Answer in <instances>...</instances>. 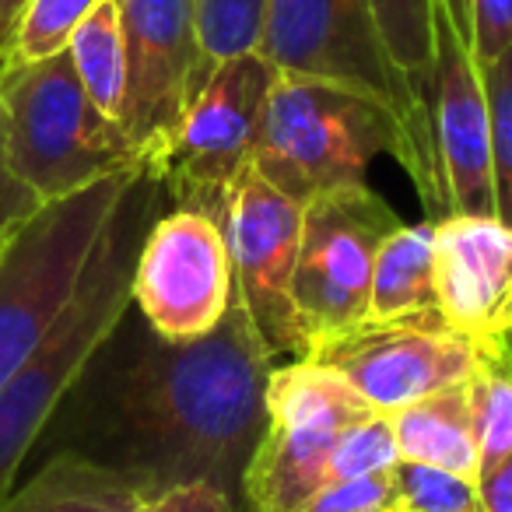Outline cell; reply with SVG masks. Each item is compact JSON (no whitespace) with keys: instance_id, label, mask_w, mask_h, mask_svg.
<instances>
[{"instance_id":"d4e9b609","label":"cell","mask_w":512,"mask_h":512,"mask_svg":"<svg viewBox=\"0 0 512 512\" xmlns=\"http://www.w3.org/2000/svg\"><path fill=\"white\" fill-rule=\"evenodd\" d=\"M393 481H397L404 512H484L477 481L453 470L400 460L393 467Z\"/></svg>"},{"instance_id":"ffe728a7","label":"cell","mask_w":512,"mask_h":512,"mask_svg":"<svg viewBox=\"0 0 512 512\" xmlns=\"http://www.w3.org/2000/svg\"><path fill=\"white\" fill-rule=\"evenodd\" d=\"M369 4L400 74L414 88V95L432 109L439 0H369Z\"/></svg>"},{"instance_id":"277c9868","label":"cell","mask_w":512,"mask_h":512,"mask_svg":"<svg viewBox=\"0 0 512 512\" xmlns=\"http://www.w3.org/2000/svg\"><path fill=\"white\" fill-rule=\"evenodd\" d=\"M148 176L144 169L43 204L0 246V386L53 334L92 271L120 207Z\"/></svg>"},{"instance_id":"603a6c76","label":"cell","mask_w":512,"mask_h":512,"mask_svg":"<svg viewBox=\"0 0 512 512\" xmlns=\"http://www.w3.org/2000/svg\"><path fill=\"white\" fill-rule=\"evenodd\" d=\"M488 99L491 165H495V214L512 225V46L481 67Z\"/></svg>"},{"instance_id":"9c48e42d","label":"cell","mask_w":512,"mask_h":512,"mask_svg":"<svg viewBox=\"0 0 512 512\" xmlns=\"http://www.w3.org/2000/svg\"><path fill=\"white\" fill-rule=\"evenodd\" d=\"M271 85L274 71L256 53L211 67L155 172L172 207L204 211L221 225L232 190L253 169Z\"/></svg>"},{"instance_id":"4dcf8cb0","label":"cell","mask_w":512,"mask_h":512,"mask_svg":"<svg viewBox=\"0 0 512 512\" xmlns=\"http://www.w3.org/2000/svg\"><path fill=\"white\" fill-rule=\"evenodd\" d=\"M481 509L484 512H512V456L481 474Z\"/></svg>"},{"instance_id":"d6a6232c","label":"cell","mask_w":512,"mask_h":512,"mask_svg":"<svg viewBox=\"0 0 512 512\" xmlns=\"http://www.w3.org/2000/svg\"><path fill=\"white\" fill-rule=\"evenodd\" d=\"M29 0H0V74L8 67L11 50H15V32L18 22H22Z\"/></svg>"},{"instance_id":"ba28073f","label":"cell","mask_w":512,"mask_h":512,"mask_svg":"<svg viewBox=\"0 0 512 512\" xmlns=\"http://www.w3.org/2000/svg\"><path fill=\"white\" fill-rule=\"evenodd\" d=\"M400 225L397 211L365 183L306 204L295 267V313L306 341L302 358L365 323L379 246Z\"/></svg>"},{"instance_id":"30bf717a","label":"cell","mask_w":512,"mask_h":512,"mask_svg":"<svg viewBox=\"0 0 512 512\" xmlns=\"http://www.w3.org/2000/svg\"><path fill=\"white\" fill-rule=\"evenodd\" d=\"M235 306L225 228L204 211L172 207L151 221L134 260L130 309L165 341L207 337Z\"/></svg>"},{"instance_id":"3957f363","label":"cell","mask_w":512,"mask_h":512,"mask_svg":"<svg viewBox=\"0 0 512 512\" xmlns=\"http://www.w3.org/2000/svg\"><path fill=\"white\" fill-rule=\"evenodd\" d=\"M158 193H162V183L155 179L144 176L137 183V190L109 225L106 242L95 256L78 299L67 306L43 348L0 386V502L15 488L25 456L53 425L92 358L130 313L134 260L151 228L148 214Z\"/></svg>"},{"instance_id":"5bb4252c","label":"cell","mask_w":512,"mask_h":512,"mask_svg":"<svg viewBox=\"0 0 512 512\" xmlns=\"http://www.w3.org/2000/svg\"><path fill=\"white\" fill-rule=\"evenodd\" d=\"M432 148L446 214H495L488 99L481 67L439 18L435 36Z\"/></svg>"},{"instance_id":"f546056e","label":"cell","mask_w":512,"mask_h":512,"mask_svg":"<svg viewBox=\"0 0 512 512\" xmlns=\"http://www.w3.org/2000/svg\"><path fill=\"white\" fill-rule=\"evenodd\" d=\"M39 207L43 204H39L25 186H18V179L8 172V165H4V148H0V228L8 232V228L22 225Z\"/></svg>"},{"instance_id":"e0dca14e","label":"cell","mask_w":512,"mask_h":512,"mask_svg":"<svg viewBox=\"0 0 512 512\" xmlns=\"http://www.w3.org/2000/svg\"><path fill=\"white\" fill-rule=\"evenodd\" d=\"M390 421L393 435H397L400 460L453 470V474L470 477V481L481 477V449H477L470 379L404 407Z\"/></svg>"},{"instance_id":"4fadbf2b","label":"cell","mask_w":512,"mask_h":512,"mask_svg":"<svg viewBox=\"0 0 512 512\" xmlns=\"http://www.w3.org/2000/svg\"><path fill=\"white\" fill-rule=\"evenodd\" d=\"M477 348L442 316L400 323H362L313 351V362L334 369L376 414L393 418L404 407L474 376Z\"/></svg>"},{"instance_id":"8fae6325","label":"cell","mask_w":512,"mask_h":512,"mask_svg":"<svg viewBox=\"0 0 512 512\" xmlns=\"http://www.w3.org/2000/svg\"><path fill=\"white\" fill-rule=\"evenodd\" d=\"M127 32V106L123 130L148 179L211 74L193 0H116Z\"/></svg>"},{"instance_id":"83f0119b","label":"cell","mask_w":512,"mask_h":512,"mask_svg":"<svg viewBox=\"0 0 512 512\" xmlns=\"http://www.w3.org/2000/svg\"><path fill=\"white\" fill-rule=\"evenodd\" d=\"M477 67L498 60L512 46V0H470Z\"/></svg>"},{"instance_id":"44dd1931","label":"cell","mask_w":512,"mask_h":512,"mask_svg":"<svg viewBox=\"0 0 512 512\" xmlns=\"http://www.w3.org/2000/svg\"><path fill=\"white\" fill-rule=\"evenodd\" d=\"M481 474L512 456V341L484 344L470 376ZM481 481V477H477Z\"/></svg>"},{"instance_id":"9a60e30c","label":"cell","mask_w":512,"mask_h":512,"mask_svg":"<svg viewBox=\"0 0 512 512\" xmlns=\"http://www.w3.org/2000/svg\"><path fill=\"white\" fill-rule=\"evenodd\" d=\"M439 313L484 348L512 337V225L498 214H446L435 221Z\"/></svg>"},{"instance_id":"6da1fadb","label":"cell","mask_w":512,"mask_h":512,"mask_svg":"<svg viewBox=\"0 0 512 512\" xmlns=\"http://www.w3.org/2000/svg\"><path fill=\"white\" fill-rule=\"evenodd\" d=\"M137 323V334H127V323L113 330L67 397L64 425L81 439L74 449L134 470L158 491L211 484L242 509V477L267 425L278 355L239 299L197 341H165L141 316Z\"/></svg>"},{"instance_id":"f1b7e54d","label":"cell","mask_w":512,"mask_h":512,"mask_svg":"<svg viewBox=\"0 0 512 512\" xmlns=\"http://www.w3.org/2000/svg\"><path fill=\"white\" fill-rule=\"evenodd\" d=\"M141 512H242L225 491L211 484H179L155 495Z\"/></svg>"},{"instance_id":"7a4b0ae2","label":"cell","mask_w":512,"mask_h":512,"mask_svg":"<svg viewBox=\"0 0 512 512\" xmlns=\"http://www.w3.org/2000/svg\"><path fill=\"white\" fill-rule=\"evenodd\" d=\"M256 57L274 74L355 92L390 109L404 130V172L428 221L442 218L432 109L414 95L383 39L369 0H267Z\"/></svg>"},{"instance_id":"2e32d148","label":"cell","mask_w":512,"mask_h":512,"mask_svg":"<svg viewBox=\"0 0 512 512\" xmlns=\"http://www.w3.org/2000/svg\"><path fill=\"white\" fill-rule=\"evenodd\" d=\"M162 491L134 470L78 449H57L43 467L11 488L0 512H141Z\"/></svg>"},{"instance_id":"d6986e66","label":"cell","mask_w":512,"mask_h":512,"mask_svg":"<svg viewBox=\"0 0 512 512\" xmlns=\"http://www.w3.org/2000/svg\"><path fill=\"white\" fill-rule=\"evenodd\" d=\"M67 57L74 64L81 88L88 99L109 116L123 123L127 106V32L116 0H102L99 8L88 11L81 25L67 39Z\"/></svg>"},{"instance_id":"484cf974","label":"cell","mask_w":512,"mask_h":512,"mask_svg":"<svg viewBox=\"0 0 512 512\" xmlns=\"http://www.w3.org/2000/svg\"><path fill=\"white\" fill-rule=\"evenodd\" d=\"M99 4L102 0H29V8H25L15 32L11 60L32 64V60H46L53 53H64L67 39L81 25V18L99 8Z\"/></svg>"},{"instance_id":"52a82bcc","label":"cell","mask_w":512,"mask_h":512,"mask_svg":"<svg viewBox=\"0 0 512 512\" xmlns=\"http://www.w3.org/2000/svg\"><path fill=\"white\" fill-rule=\"evenodd\" d=\"M372 414L334 369L313 358L278 362L267 383V425L242 477V512H292L330 484V456Z\"/></svg>"},{"instance_id":"1f68e13d","label":"cell","mask_w":512,"mask_h":512,"mask_svg":"<svg viewBox=\"0 0 512 512\" xmlns=\"http://www.w3.org/2000/svg\"><path fill=\"white\" fill-rule=\"evenodd\" d=\"M439 18L449 25L463 50L474 57V18H470V0H439Z\"/></svg>"},{"instance_id":"8992f818","label":"cell","mask_w":512,"mask_h":512,"mask_svg":"<svg viewBox=\"0 0 512 512\" xmlns=\"http://www.w3.org/2000/svg\"><path fill=\"white\" fill-rule=\"evenodd\" d=\"M376 155L404 162V130L390 109L355 92L274 74L253 169L299 204L365 183Z\"/></svg>"},{"instance_id":"7c38bea8","label":"cell","mask_w":512,"mask_h":512,"mask_svg":"<svg viewBox=\"0 0 512 512\" xmlns=\"http://www.w3.org/2000/svg\"><path fill=\"white\" fill-rule=\"evenodd\" d=\"M302 214L306 204L249 169L232 190L228 211L221 218L235 267V299L253 320L256 334L278 355V362L302 358L306 351L295 313Z\"/></svg>"},{"instance_id":"7402d4cb","label":"cell","mask_w":512,"mask_h":512,"mask_svg":"<svg viewBox=\"0 0 512 512\" xmlns=\"http://www.w3.org/2000/svg\"><path fill=\"white\" fill-rule=\"evenodd\" d=\"M197 4V32L211 67L225 60L256 53L264 32L267 0H193Z\"/></svg>"},{"instance_id":"cb8c5ba5","label":"cell","mask_w":512,"mask_h":512,"mask_svg":"<svg viewBox=\"0 0 512 512\" xmlns=\"http://www.w3.org/2000/svg\"><path fill=\"white\" fill-rule=\"evenodd\" d=\"M397 463H400V449H397V435H393V421L386 414L372 411L362 421H355L334 446V456H330V484L390 474Z\"/></svg>"},{"instance_id":"ac0fdd59","label":"cell","mask_w":512,"mask_h":512,"mask_svg":"<svg viewBox=\"0 0 512 512\" xmlns=\"http://www.w3.org/2000/svg\"><path fill=\"white\" fill-rule=\"evenodd\" d=\"M439 313L435 288V221L400 225L379 246L365 323H400Z\"/></svg>"},{"instance_id":"4316f807","label":"cell","mask_w":512,"mask_h":512,"mask_svg":"<svg viewBox=\"0 0 512 512\" xmlns=\"http://www.w3.org/2000/svg\"><path fill=\"white\" fill-rule=\"evenodd\" d=\"M292 512H404V505H400V491L390 470V474L358 477V481L323 484L313 498H306Z\"/></svg>"},{"instance_id":"836d02e7","label":"cell","mask_w":512,"mask_h":512,"mask_svg":"<svg viewBox=\"0 0 512 512\" xmlns=\"http://www.w3.org/2000/svg\"><path fill=\"white\" fill-rule=\"evenodd\" d=\"M8 235H11V228H8V232H4V228H0V246H4V239H8Z\"/></svg>"},{"instance_id":"5b68a950","label":"cell","mask_w":512,"mask_h":512,"mask_svg":"<svg viewBox=\"0 0 512 512\" xmlns=\"http://www.w3.org/2000/svg\"><path fill=\"white\" fill-rule=\"evenodd\" d=\"M0 148L8 172L39 204L144 169L123 123L88 99L67 50L32 64L8 60L0 74Z\"/></svg>"},{"instance_id":"e575fe53","label":"cell","mask_w":512,"mask_h":512,"mask_svg":"<svg viewBox=\"0 0 512 512\" xmlns=\"http://www.w3.org/2000/svg\"><path fill=\"white\" fill-rule=\"evenodd\" d=\"M509 341H512V337H509Z\"/></svg>"}]
</instances>
